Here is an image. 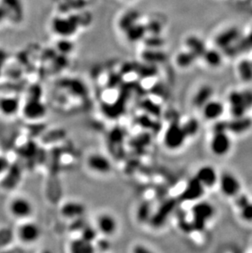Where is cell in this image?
Returning a JSON list of instances; mask_svg holds the SVG:
<instances>
[{"instance_id":"cell-1","label":"cell","mask_w":252,"mask_h":253,"mask_svg":"<svg viewBox=\"0 0 252 253\" xmlns=\"http://www.w3.org/2000/svg\"><path fill=\"white\" fill-rule=\"evenodd\" d=\"M7 211L16 220H29L34 212L33 204L28 198L17 196L10 199L7 203Z\"/></svg>"},{"instance_id":"cell-2","label":"cell","mask_w":252,"mask_h":253,"mask_svg":"<svg viewBox=\"0 0 252 253\" xmlns=\"http://www.w3.org/2000/svg\"><path fill=\"white\" fill-rule=\"evenodd\" d=\"M14 235L22 244H35L41 239V227L31 220H22L15 229Z\"/></svg>"},{"instance_id":"cell-3","label":"cell","mask_w":252,"mask_h":253,"mask_svg":"<svg viewBox=\"0 0 252 253\" xmlns=\"http://www.w3.org/2000/svg\"><path fill=\"white\" fill-rule=\"evenodd\" d=\"M192 213V226L196 230L202 231L205 229L207 221H209L214 215V207L208 202H199L193 206Z\"/></svg>"},{"instance_id":"cell-4","label":"cell","mask_w":252,"mask_h":253,"mask_svg":"<svg viewBox=\"0 0 252 253\" xmlns=\"http://www.w3.org/2000/svg\"><path fill=\"white\" fill-rule=\"evenodd\" d=\"M186 138L187 135L184 132L183 126H180L177 122H174L168 127L166 132L165 143L167 148L170 149H178L183 146Z\"/></svg>"},{"instance_id":"cell-5","label":"cell","mask_w":252,"mask_h":253,"mask_svg":"<svg viewBox=\"0 0 252 253\" xmlns=\"http://www.w3.org/2000/svg\"><path fill=\"white\" fill-rule=\"evenodd\" d=\"M118 221L114 215L108 212L98 214L96 218V229L104 236H113L118 229Z\"/></svg>"},{"instance_id":"cell-6","label":"cell","mask_w":252,"mask_h":253,"mask_svg":"<svg viewBox=\"0 0 252 253\" xmlns=\"http://www.w3.org/2000/svg\"><path fill=\"white\" fill-rule=\"evenodd\" d=\"M218 181L223 194L227 197H236L240 193L241 184L239 180L230 173H223Z\"/></svg>"},{"instance_id":"cell-7","label":"cell","mask_w":252,"mask_h":253,"mask_svg":"<svg viewBox=\"0 0 252 253\" xmlns=\"http://www.w3.org/2000/svg\"><path fill=\"white\" fill-rule=\"evenodd\" d=\"M231 139L227 132L214 133L210 141V150L215 156L226 155L231 149Z\"/></svg>"},{"instance_id":"cell-8","label":"cell","mask_w":252,"mask_h":253,"mask_svg":"<svg viewBox=\"0 0 252 253\" xmlns=\"http://www.w3.org/2000/svg\"><path fill=\"white\" fill-rule=\"evenodd\" d=\"M86 163L92 171L98 174H107L112 170L110 161L100 153H93L88 156Z\"/></svg>"},{"instance_id":"cell-9","label":"cell","mask_w":252,"mask_h":253,"mask_svg":"<svg viewBox=\"0 0 252 253\" xmlns=\"http://www.w3.org/2000/svg\"><path fill=\"white\" fill-rule=\"evenodd\" d=\"M85 211V207L77 201H67L60 208L61 215L67 220L81 219Z\"/></svg>"},{"instance_id":"cell-10","label":"cell","mask_w":252,"mask_h":253,"mask_svg":"<svg viewBox=\"0 0 252 253\" xmlns=\"http://www.w3.org/2000/svg\"><path fill=\"white\" fill-rule=\"evenodd\" d=\"M228 103L230 105V113L233 117L245 116L248 112L243 101L242 91H232L228 95Z\"/></svg>"},{"instance_id":"cell-11","label":"cell","mask_w":252,"mask_h":253,"mask_svg":"<svg viewBox=\"0 0 252 253\" xmlns=\"http://www.w3.org/2000/svg\"><path fill=\"white\" fill-rule=\"evenodd\" d=\"M195 177L205 188H211L219 179L216 170L210 166H204L201 168L197 172Z\"/></svg>"},{"instance_id":"cell-12","label":"cell","mask_w":252,"mask_h":253,"mask_svg":"<svg viewBox=\"0 0 252 253\" xmlns=\"http://www.w3.org/2000/svg\"><path fill=\"white\" fill-rule=\"evenodd\" d=\"M204 189L205 187L201 184L200 181L196 177H194L187 184L182 194V198L183 200L188 201V202L199 200L204 194Z\"/></svg>"},{"instance_id":"cell-13","label":"cell","mask_w":252,"mask_h":253,"mask_svg":"<svg viewBox=\"0 0 252 253\" xmlns=\"http://www.w3.org/2000/svg\"><path fill=\"white\" fill-rule=\"evenodd\" d=\"M228 131L234 134H243L248 131L252 126V120L250 117L243 116L240 117H233V119L227 122Z\"/></svg>"},{"instance_id":"cell-14","label":"cell","mask_w":252,"mask_h":253,"mask_svg":"<svg viewBox=\"0 0 252 253\" xmlns=\"http://www.w3.org/2000/svg\"><path fill=\"white\" fill-rule=\"evenodd\" d=\"M202 113L205 118L209 121H215L221 117L224 107L219 101L210 100L202 107Z\"/></svg>"},{"instance_id":"cell-15","label":"cell","mask_w":252,"mask_h":253,"mask_svg":"<svg viewBox=\"0 0 252 253\" xmlns=\"http://www.w3.org/2000/svg\"><path fill=\"white\" fill-rule=\"evenodd\" d=\"M239 38V31L238 29L232 27L223 31L215 39L216 45L220 48H227L230 47Z\"/></svg>"},{"instance_id":"cell-16","label":"cell","mask_w":252,"mask_h":253,"mask_svg":"<svg viewBox=\"0 0 252 253\" xmlns=\"http://www.w3.org/2000/svg\"><path fill=\"white\" fill-rule=\"evenodd\" d=\"M70 252L73 253H90L95 251L93 243L82 237L72 239L69 244Z\"/></svg>"},{"instance_id":"cell-17","label":"cell","mask_w":252,"mask_h":253,"mask_svg":"<svg viewBox=\"0 0 252 253\" xmlns=\"http://www.w3.org/2000/svg\"><path fill=\"white\" fill-rule=\"evenodd\" d=\"M24 114L30 119H39L45 114V108L39 101H30L24 108Z\"/></svg>"},{"instance_id":"cell-18","label":"cell","mask_w":252,"mask_h":253,"mask_svg":"<svg viewBox=\"0 0 252 253\" xmlns=\"http://www.w3.org/2000/svg\"><path fill=\"white\" fill-rule=\"evenodd\" d=\"M213 89L209 85H204L198 89L193 98V103L196 107L202 108L206 103L211 99Z\"/></svg>"},{"instance_id":"cell-19","label":"cell","mask_w":252,"mask_h":253,"mask_svg":"<svg viewBox=\"0 0 252 253\" xmlns=\"http://www.w3.org/2000/svg\"><path fill=\"white\" fill-rule=\"evenodd\" d=\"M187 46L191 53L196 57H202L205 51L207 49L203 41L197 36H190L187 40Z\"/></svg>"},{"instance_id":"cell-20","label":"cell","mask_w":252,"mask_h":253,"mask_svg":"<svg viewBox=\"0 0 252 253\" xmlns=\"http://www.w3.org/2000/svg\"><path fill=\"white\" fill-rule=\"evenodd\" d=\"M202 57L204 58L207 64L211 67H219L223 60L221 53L216 49H206Z\"/></svg>"},{"instance_id":"cell-21","label":"cell","mask_w":252,"mask_h":253,"mask_svg":"<svg viewBox=\"0 0 252 253\" xmlns=\"http://www.w3.org/2000/svg\"><path fill=\"white\" fill-rule=\"evenodd\" d=\"M238 73L241 79L246 82L252 81V62L249 60H243L238 65Z\"/></svg>"},{"instance_id":"cell-22","label":"cell","mask_w":252,"mask_h":253,"mask_svg":"<svg viewBox=\"0 0 252 253\" xmlns=\"http://www.w3.org/2000/svg\"><path fill=\"white\" fill-rule=\"evenodd\" d=\"M183 128L187 137L195 136L200 129V123L198 120L192 118L183 125Z\"/></svg>"},{"instance_id":"cell-23","label":"cell","mask_w":252,"mask_h":253,"mask_svg":"<svg viewBox=\"0 0 252 253\" xmlns=\"http://www.w3.org/2000/svg\"><path fill=\"white\" fill-rule=\"evenodd\" d=\"M197 57L191 53L190 51L188 52H183L177 56V64L181 67H190L193 64Z\"/></svg>"},{"instance_id":"cell-24","label":"cell","mask_w":252,"mask_h":253,"mask_svg":"<svg viewBox=\"0 0 252 253\" xmlns=\"http://www.w3.org/2000/svg\"><path fill=\"white\" fill-rule=\"evenodd\" d=\"M18 108V103L15 99H6L0 103V111L5 114H12Z\"/></svg>"},{"instance_id":"cell-25","label":"cell","mask_w":252,"mask_h":253,"mask_svg":"<svg viewBox=\"0 0 252 253\" xmlns=\"http://www.w3.org/2000/svg\"><path fill=\"white\" fill-rule=\"evenodd\" d=\"M14 237V234L10 229L7 228H1L0 229V249L2 248H6L12 238Z\"/></svg>"},{"instance_id":"cell-26","label":"cell","mask_w":252,"mask_h":253,"mask_svg":"<svg viewBox=\"0 0 252 253\" xmlns=\"http://www.w3.org/2000/svg\"><path fill=\"white\" fill-rule=\"evenodd\" d=\"M239 210H240L241 217L244 221L252 222V203L251 201Z\"/></svg>"},{"instance_id":"cell-27","label":"cell","mask_w":252,"mask_h":253,"mask_svg":"<svg viewBox=\"0 0 252 253\" xmlns=\"http://www.w3.org/2000/svg\"><path fill=\"white\" fill-rule=\"evenodd\" d=\"M98 234V232L97 231L96 228H93V227L91 226H85L84 227V229H83V231H82V235H81V237H82L83 239L93 243V242L94 241V239L97 238Z\"/></svg>"},{"instance_id":"cell-28","label":"cell","mask_w":252,"mask_h":253,"mask_svg":"<svg viewBox=\"0 0 252 253\" xmlns=\"http://www.w3.org/2000/svg\"><path fill=\"white\" fill-rule=\"evenodd\" d=\"M242 93H243V101H244L246 108L249 110L252 108V91L246 89L242 91Z\"/></svg>"},{"instance_id":"cell-29","label":"cell","mask_w":252,"mask_h":253,"mask_svg":"<svg viewBox=\"0 0 252 253\" xmlns=\"http://www.w3.org/2000/svg\"><path fill=\"white\" fill-rule=\"evenodd\" d=\"M249 202H250L249 198H248L247 195H245V194H238V195L236 196L235 204L239 209H241V208L244 207V206L247 205Z\"/></svg>"},{"instance_id":"cell-30","label":"cell","mask_w":252,"mask_h":253,"mask_svg":"<svg viewBox=\"0 0 252 253\" xmlns=\"http://www.w3.org/2000/svg\"><path fill=\"white\" fill-rule=\"evenodd\" d=\"M214 133H222V132H228L227 122H218L214 124L213 127Z\"/></svg>"},{"instance_id":"cell-31","label":"cell","mask_w":252,"mask_h":253,"mask_svg":"<svg viewBox=\"0 0 252 253\" xmlns=\"http://www.w3.org/2000/svg\"><path fill=\"white\" fill-rule=\"evenodd\" d=\"M8 168V162L5 158L0 157V175L7 171Z\"/></svg>"},{"instance_id":"cell-32","label":"cell","mask_w":252,"mask_h":253,"mask_svg":"<svg viewBox=\"0 0 252 253\" xmlns=\"http://www.w3.org/2000/svg\"><path fill=\"white\" fill-rule=\"evenodd\" d=\"M133 253H148L150 252L149 249L143 244H137L135 246L133 247Z\"/></svg>"}]
</instances>
